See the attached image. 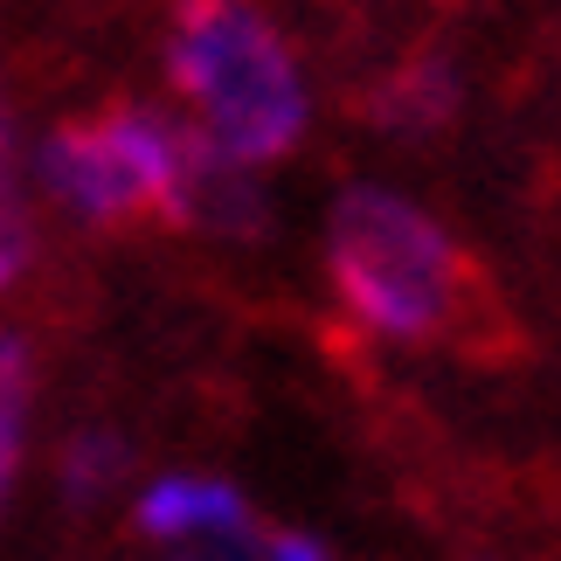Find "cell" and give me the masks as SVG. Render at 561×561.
Segmentation results:
<instances>
[{
  "label": "cell",
  "mask_w": 561,
  "mask_h": 561,
  "mask_svg": "<svg viewBox=\"0 0 561 561\" xmlns=\"http://www.w3.org/2000/svg\"><path fill=\"white\" fill-rule=\"evenodd\" d=\"M133 520H139V534H153V541L215 534V541H229L236 554H256V520H250L243 492H229V485H215V479H160L139 500Z\"/></svg>",
  "instance_id": "5b68a950"
},
{
  "label": "cell",
  "mask_w": 561,
  "mask_h": 561,
  "mask_svg": "<svg viewBox=\"0 0 561 561\" xmlns=\"http://www.w3.org/2000/svg\"><path fill=\"white\" fill-rule=\"evenodd\" d=\"M333 291L360 327L388 340H458L485 298L471 256L416 202L381 187H347L333 202Z\"/></svg>",
  "instance_id": "7a4b0ae2"
},
{
  "label": "cell",
  "mask_w": 561,
  "mask_h": 561,
  "mask_svg": "<svg viewBox=\"0 0 561 561\" xmlns=\"http://www.w3.org/2000/svg\"><path fill=\"white\" fill-rule=\"evenodd\" d=\"M118 465H125V444H118V437H104V430H83V437L62 450V492L91 506L98 492L118 479Z\"/></svg>",
  "instance_id": "9c48e42d"
},
{
  "label": "cell",
  "mask_w": 561,
  "mask_h": 561,
  "mask_svg": "<svg viewBox=\"0 0 561 561\" xmlns=\"http://www.w3.org/2000/svg\"><path fill=\"white\" fill-rule=\"evenodd\" d=\"M28 396H35L28 340H21V333H0V492H8L14 458H21V416H28Z\"/></svg>",
  "instance_id": "52a82bcc"
},
{
  "label": "cell",
  "mask_w": 561,
  "mask_h": 561,
  "mask_svg": "<svg viewBox=\"0 0 561 561\" xmlns=\"http://www.w3.org/2000/svg\"><path fill=\"white\" fill-rule=\"evenodd\" d=\"M450 104H458V77L444 62H409L375 91V125H444Z\"/></svg>",
  "instance_id": "8992f818"
},
{
  "label": "cell",
  "mask_w": 561,
  "mask_h": 561,
  "mask_svg": "<svg viewBox=\"0 0 561 561\" xmlns=\"http://www.w3.org/2000/svg\"><path fill=\"white\" fill-rule=\"evenodd\" d=\"M167 222H181V229H236V236H250L256 222H264V194H256L250 167L222 160L202 133H194V125H181V160H174Z\"/></svg>",
  "instance_id": "277c9868"
},
{
  "label": "cell",
  "mask_w": 561,
  "mask_h": 561,
  "mask_svg": "<svg viewBox=\"0 0 561 561\" xmlns=\"http://www.w3.org/2000/svg\"><path fill=\"white\" fill-rule=\"evenodd\" d=\"M271 561H327V548L306 541V534H277V541H271Z\"/></svg>",
  "instance_id": "30bf717a"
},
{
  "label": "cell",
  "mask_w": 561,
  "mask_h": 561,
  "mask_svg": "<svg viewBox=\"0 0 561 561\" xmlns=\"http://www.w3.org/2000/svg\"><path fill=\"white\" fill-rule=\"evenodd\" d=\"M28 264H35V222H28V202H21L14 160H8V118H0V291Z\"/></svg>",
  "instance_id": "ba28073f"
},
{
  "label": "cell",
  "mask_w": 561,
  "mask_h": 561,
  "mask_svg": "<svg viewBox=\"0 0 561 561\" xmlns=\"http://www.w3.org/2000/svg\"><path fill=\"white\" fill-rule=\"evenodd\" d=\"M167 70L202 112L194 133L236 167H271L306 139V83L256 0H181Z\"/></svg>",
  "instance_id": "6da1fadb"
},
{
  "label": "cell",
  "mask_w": 561,
  "mask_h": 561,
  "mask_svg": "<svg viewBox=\"0 0 561 561\" xmlns=\"http://www.w3.org/2000/svg\"><path fill=\"white\" fill-rule=\"evenodd\" d=\"M174 160H181V125H167L139 104L62 125L42 146V187L56 194L77 222L98 229H133L146 215L167 222V194H174Z\"/></svg>",
  "instance_id": "3957f363"
}]
</instances>
